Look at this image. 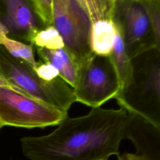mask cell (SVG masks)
I'll list each match as a JSON object with an SVG mask.
<instances>
[{
	"mask_svg": "<svg viewBox=\"0 0 160 160\" xmlns=\"http://www.w3.org/2000/svg\"><path fill=\"white\" fill-rule=\"evenodd\" d=\"M120 84L110 56L92 52L79 62L73 88L76 101L91 108L100 107L114 98Z\"/></svg>",
	"mask_w": 160,
	"mask_h": 160,
	"instance_id": "obj_4",
	"label": "cell"
},
{
	"mask_svg": "<svg viewBox=\"0 0 160 160\" xmlns=\"http://www.w3.org/2000/svg\"><path fill=\"white\" fill-rule=\"evenodd\" d=\"M111 19L121 30L125 49L131 59L151 49H160L139 0H116Z\"/></svg>",
	"mask_w": 160,
	"mask_h": 160,
	"instance_id": "obj_6",
	"label": "cell"
},
{
	"mask_svg": "<svg viewBox=\"0 0 160 160\" xmlns=\"http://www.w3.org/2000/svg\"><path fill=\"white\" fill-rule=\"evenodd\" d=\"M0 46L4 47L11 55L28 62L34 69L37 68V62L35 60L33 52L34 46L32 44H25L9 38L1 27Z\"/></svg>",
	"mask_w": 160,
	"mask_h": 160,
	"instance_id": "obj_13",
	"label": "cell"
},
{
	"mask_svg": "<svg viewBox=\"0 0 160 160\" xmlns=\"http://www.w3.org/2000/svg\"><path fill=\"white\" fill-rule=\"evenodd\" d=\"M36 48L56 49L65 46L64 41L53 25L43 28L35 35L31 43Z\"/></svg>",
	"mask_w": 160,
	"mask_h": 160,
	"instance_id": "obj_14",
	"label": "cell"
},
{
	"mask_svg": "<svg viewBox=\"0 0 160 160\" xmlns=\"http://www.w3.org/2000/svg\"><path fill=\"white\" fill-rule=\"evenodd\" d=\"M118 160H146L141 156H139L132 153L124 152L122 155L118 156Z\"/></svg>",
	"mask_w": 160,
	"mask_h": 160,
	"instance_id": "obj_19",
	"label": "cell"
},
{
	"mask_svg": "<svg viewBox=\"0 0 160 160\" xmlns=\"http://www.w3.org/2000/svg\"><path fill=\"white\" fill-rule=\"evenodd\" d=\"M90 10L91 24L100 19H111L113 6L116 0H87Z\"/></svg>",
	"mask_w": 160,
	"mask_h": 160,
	"instance_id": "obj_15",
	"label": "cell"
},
{
	"mask_svg": "<svg viewBox=\"0 0 160 160\" xmlns=\"http://www.w3.org/2000/svg\"><path fill=\"white\" fill-rule=\"evenodd\" d=\"M124 139L131 140L136 154L146 160H160V128L132 113H128L124 129Z\"/></svg>",
	"mask_w": 160,
	"mask_h": 160,
	"instance_id": "obj_9",
	"label": "cell"
},
{
	"mask_svg": "<svg viewBox=\"0 0 160 160\" xmlns=\"http://www.w3.org/2000/svg\"><path fill=\"white\" fill-rule=\"evenodd\" d=\"M114 25L116 29V37L110 57L116 71L120 89H121L126 87L132 80V66L131 59L125 49L121 30L118 25L114 23Z\"/></svg>",
	"mask_w": 160,
	"mask_h": 160,
	"instance_id": "obj_12",
	"label": "cell"
},
{
	"mask_svg": "<svg viewBox=\"0 0 160 160\" xmlns=\"http://www.w3.org/2000/svg\"><path fill=\"white\" fill-rule=\"evenodd\" d=\"M116 29L112 19H100L91 24L90 46L92 52L110 56L114 46Z\"/></svg>",
	"mask_w": 160,
	"mask_h": 160,
	"instance_id": "obj_11",
	"label": "cell"
},
{
	"mask_svg": "<svg viewBox=\"0 0 160 160\" xmlns=\"http://www.w3.org/2000/svg\"><path fill=\"white\" fill-rule=\"evenodd\" d=\"M36 49L40 61L54 66L58 70L59 76L73 88L79 67L78 59L65 46L56 49Z\"/></svg>",
	"mask_w": 160,
	"mask_h": 160,
	"instance_id": "obj_10",
	"label": "cell"
},
{
	"mask_svg": "<svg viewBox=\"0 0 160 160\" xmlns=\"http://www.w3.org/2000/svg\"><path fill=\"white\" fill-rule=\"evenodd\" d=\"M52 25L79 62L91 52V22L75 0H51Z\"/></svg>",
	"mask_w": 160,
	"mask_h": 160,
	"instance_id": "obj_7",
	"label": "cell"
},
{
	"mask_svg": "<svg viewBox=\"0 0 160 160\" xmlns=\"http://www.w3.org/2000/svg\"><path fill=\"white\" fill-rule=\"evenodd\" d=\"M68 116L41 102L8 88H0V121L2 126L26 128L58 126Z\"/></svg>",
	"mask_w": 160,
	"mask_h": 160,
	"instance_id": "obj_5",
	"label": "cell"
},
{
	"mask_svg": "<svg viewBox=\"0 0 160 160\" xmlns=\"http://www.w3.org/2000/svg\"><path fill=\"white\" fill-rule=\"evenodd\" d=\"M0 27L7 37L25 44L43 28L28 0H0Z\"/></svg>",
	"mask_w": 160,
	"mask_h": 160,
	"instance_id": "obj_8",
	"label": "cell"
},
{
	"mask_svg": "<svg viewBox=\"0 0 160 160\" xmlns=\"http://www.w3.org/2000/svg\"><path fill=\"white\" fill-rule=\"evenodd\" d=\"M0 74L12 89L64 113L76 102L73 88L59 76L51 81L42 79L28 62L11 55L2 46Z\"/></svg>",
	"mask_w": 160,
	"mask_h": 160,
	"instance_id": "obj_3",
	"label": "cell"
},
{
	"mask_svg": "<svg viewBox=\"0 0 160 160\" xmlns=\"http://www.w3.org/2000/svg\"><path fill=\"white\" fill-rule=\"evenodd\" d=\"M42 28L52 25L51 0H28Z\"/></svg>",
	"mask_w": 160,
	"mask_h": 160,
	"instance_id": "obj_17",
	"label": "cell"
},
{
	"mask_svg": "<svg viewBox=\"0 0 160 160\" xmlns=\"http://www.w3.org/2000/svg\"><path fill=\"white\" fill-rule=\"evenodd\" d=\"M1 127H2V126L1 122V121H0V129H1Z\"/></svg>",
	"mask_w": 160,
	"mask_h": 160,
	"instance_id": "obj_21",
	"label": "cell"
},
{
	"mask_svg": "<svg viewBox=\"0 0 160 160\" xmlns=\"http://www.w3.org/2000/svg\"><path fill=\"white\" fill-rule=\"evenodd\" d=\"M132 78L114 99L128 113L137 114L160 128V49L131 59Z\"/></svg>",
	"mask_w": 160,
	"mask_h": 160,
	"instance_id": "obj_2",
	"label": "cell"
},
{
	"mask_svg": "<svg viewBox=\"0 0 160 160\" xmlns=\"http://www.w3.org/2000/svg\"><path fill=\"white\" fill-rule=\"evenodd\" d=\"M34 71L40 78L45 81H51L59 76L58 70L54 66L41 61L37 62V68Z\"/></svg>",
	"mask_w": 160,
	"mask_h": 160,
	"instance_id": "obj_18",
	"label": "cell"
},
{
	"mask_svg": "<svg viewBox=\"0 0 160 160\" xmlns=\"http://www.w3.org/2000/svg\"><path fill=\"white\" fill-rule=\"evenodd\" d=\"M0 88H8L12 89L10 84L5 80V79L0 74Z\"/></svg>",
	"mask_w": 160,
	"mask_h": 160,
	"instance_id": "obj_20",
	"label": "cell"
},
{
	"mask_svg": "<svg viewBox=\"0 0 160 160\" xmlns=\"http://www.w3.org/2000/svg\"><path fill=\"white\" fill-rule=\"evenodd\" d=\"M150 20L157 43L160 45V0H139Z\"/></svg>",
	"mask_w": 160,
	"mask_h": 160,
	"instance_id": "obj_16",
	"label": "cell"
},
{
	"mask_svg": "<svg viewBox=\"0 0 160 160\" xmlns=\"http://www.w3.org/2000/svg\"><path fill=\"white\" fill-rule=\"evenodd\" d=\"M128 112L92 108L86 115L64 118L51 133L21 139L24 155L31 160H108L119 155Z\"/></svg>",
	"mask_w": 160,
	"mask_h": 160,
	"instance_id": "obj_1",
	"label": "cell"
}]
</instances>
